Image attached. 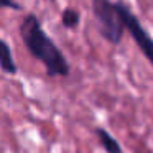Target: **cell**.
Returning <instances> with one entry per match:
<instances>
[{
	"label": "cell",
	"instance_id": "obj_7",
	"mask_svg": "<svg viewBox=\"0 0 153 153\" xmlns=\"http://www.w3.org/2000/svg\"><path fill=\"white\" fill-rule=\"evenodd\" d=\"M0 8H12V10H22V5L15 0H0Z\"/></svg>",
	"mask_w": 153,
	"mask_h": 153
},
{
	"label": "cell",
	"instance_id": "obj_6",
	"mask_svg": "<svg viewBox=\"0 0 153 153\" xmlns=\"http://www.w3.org/2000/svg\"><path fill=\"white\" fill-rule=\"evenodd\" d=\"M79 20H81V15L74 8H66L61 15V22L66 28H76L79 25Z\"/></svg>",
	"mask_w": 153,
	"mask_h": 153
},
{
	"label": "cell",
	"instance_id": "obj_5",
	"mask_svg": "<svg viewBox=\"0 0 153 153\" xmlns=\"http://www.w3.org/2000/svg\"><path fill=\"white\" fill-rule=\"evenodd\" d=\"M96 135H97V138H99L102 148L105 150L107 153H122V146H120V143L117 142V140L114 138V137L110 135L105 128L97 127V128H96Z\"/></svg>",
	"mask_w": 153,
	"mask_h": 153
},
{
	"label": "cell",
	"instance_id": "obj_3",
	"mask_svg": "<svg viewBox=\"0 0 153 153\" xmlns=\"http://www.w3.org/2000/svg\"><path fill=\"white\" fill-rule=\"evenodd\" d=\"M119 5L120 15H122L123 25H125V30L130 33V36L133 38V41L137 43V46L140 48V51L143 53V56L146 58L150 64L153 66V38L150 36V33L143 28L142 22L138 20L135 13H132L128 7L122 2H117Z\"/></svg>",
	"mask_w": 153,
	"mask_h": 153
},
{
	"label": "cell",
	"instance_id": "obj_8",
	"mask_svg": "<svg viewBox=\"0 0 153 153\" xmlns=\"http://www.w3.org/2000/svg\"><path fill=\"white\" fill-rule=\"evenodd\" d=\"M53 2H54V0H53Z\"/></svg>",
	"mask_w": 153,
	"mask_h": 153
},
{
	"label": "cell",
	"instance_id": "obj_2",
	"mask_svg": "<svg viewBox=\"0 0 153 153\" xmlns=\"http://www.w3.org/2000/svg\"><path fill=\"white\" fill-rule=\"evenodd\" d=\"M92 13L97 22V30L104 40L110 45H119L122 41L125 25L120 15L117 2L110 0H92Z\"/></svg>",
	"mask_w": 153,
	"mask_h": 153
},
{
	"label": "cell",
	"instance_id": "obj_4",
	"mask_svg": "<svg viewBox=\"0 0 153 153\" xmlns=\"http://www.w3.org/2000/svg\"><path fill=\"white\" fill-rule=\"evenodd\" d=\"M0 68L7 74H17V71H18L15 59H13V54H12V48L2 38H0Z\"/></svg>",
	"mask_w": 153,
	"mask_h": 153
},
{
	"label": "cell",
	"instance_id": "obj_1",
	"mask_svg": "<svg viewBox=\"0 0 153 153\" xmlns=\"http://www.w3.org/2000/svg\"><path fill=\"white\" fill-rule=\"evenodd\" d=\"M20 35L31 56L40 63H43L48 76H69L71 68L66 61V56L56 46V43L46 35L36 15L28 13L23 18L20 25Z\"/></svg>",
	"mask_w": 153,
	"mask_h": 153
}]
</instances>
